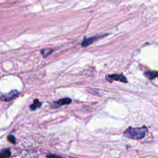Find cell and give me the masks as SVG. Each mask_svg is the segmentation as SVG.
<instances>
[{
	"instance_id": "1",
	"label": "cell",
	"mask_w": 158,
	"mask_h": 158,
	"mask_svg": "<svg viewBox=\"0 0 158 158\" xmlns=\"http://www.w3.org/2000/svg\"><path fill=\"white\" fill-rule=\"evenodd\" d=\"M147 133V128L146 127L133 128L128 127L123 133L125 136L133 139H141L143 138Z\"/></svg>"
},
{
	"instance_id": "2",
	"label": "cell",
	"mask_w": 158,
	"mask_h": 158,
	"mask_svg": "<svg viewBox=\"0 0 158 158\" xmlns=\"http://www.w3.org/2000/svg\"><path fill=\"white\" fill-rule=\"evenodd\" d=\"M106 79L109 82H112V81H119L122 83L128 82L127 78L123 75V73H120V74L114 73V74L107 75L106 76Z\"/></svg>"
},
{
	"instance_id": "3",
	"label": "cell",
	"mask_w": 158,
	"mask_h": 158,
	"mask_svg": "<svg viewBox=\"0 0 158 158\" xmlns=\"http://www.w3.org/2000/svg\"><path fill=\"white\" fill-rule=\"evenodd\" d=\"M19 92L17 90H12L6 94H1V101L4 102H7L15 99L19 96Z\"/></svg>"
},
{
	"instance_id": "4",
	"label": "cell",
	"mask_w": 158,
	"mask_h": 158,
	"mask_svg": "<svg viewBox=\"0 0 158 158\" xmlns=\"http://www.w3.org/2000/svg\"><path fill=\"white\" fill-rule=\"evenodd\" d=\"M107 35L108 34H104V35H96V36L89 37V38L85 37L83 38V41L81 42V46L86 47V46L91 44L92 43H93L94 42H95L96 41L99 40V38H101L105 36H107Z\"/></svg>"
},
{
	"instance_id": "5",
	"label": "cell",
	"mask_w": 158,
	"mask_h": 158,
	"mask_svg": "<svg viewBox=\"0 0 158 158\" xmlns=\"http://www.w3.org/2000/svg\"><path fill=\"white\" fill-rule=\"evenodd\" d=\"M71 102H72V99L70 98H61L56 101H54L51 106V108H53V109L57 108L64 105L70 104Z\"/></svg>"
},
{
	"instance_id": "6",
	"label": "cell",
	"mask_w": 158,
	"mask_h": 158,
	"mask_svg": "<svg viewBox=\"0 0 158 158\" xmlns=\"http://www.w3.org/2000/svg\"><path fill=\"white\" fill-rule=\"evenodd\" d=\"M41 105H42V102H40V101L38 99H35L33 104L30 106V109L31 110L33 111L36 110L38 108H40L41 106Z\"/></svg>"
},
{
	"instance_id": "7",
	"label": "cell",
	"mask_w": 158,
	"mask_h": 158,
	"mask_svg": "<svg viewBox=\"0 0 158 158\" xmlns=\"http://www.w3.org/2000/svg\"><path fill=\"white\" fill-rule=\"evenodd\" d=\"M145 76L147 77L150 80L156 77H158V72L157 71H148L145 72Z\"/></svg>"
},
{
	"instance_id": "8",
	"label": "cell",
	"mask_w": 158,
	"mask_h": 158,
	"mask_svg": "<svg viewBox=\"0 0 158 158\" xmlns=\"http://www.w3.org/2000/svg\"><path fill=\"white\" fill-rule=\"evenodd\" d=\"M10 156V151L9 149H4L1 152V158H9Z\"/></svg>"
},
{
	"instance_id": "9",
	"label": "cell",
	"mask_w": 158,
	"mask_h": 158,
	"mask_svg": "<svg viewBox=\"0 0 158 158\" xmlns=\"http://www.w3.org/2000/svg\"><path fill=\"white\" fill-rule=\"evenodd\" d=\"M53 51H54L51 49H43L41 51V53L44 57H46L50 55L51 53H52Z\"/></svg>"
},
{
	"instance_id": "10",
	"label": "cell",
	"mask_w": 158,
	"mask_h": 158,
	"mask_svg": "<svg viewBox=\"0 0 158 158\" xmlns=\"http://www.w3.org/2000/svg\"><path fill=\"white\" fill-rule=\"evenodd\" d=\"M7 139H8L10 143H12V144H15V136H14L12 135H8V136H7Z\"/></svg>"
},
{
	"instance_id": "11",
	"label": "cell",
	"mask_w": 158,
	"mask_h": 158,
	"mask_svg": "<svg viewBox=\"0 0 158 158\" xmlns=\"http://www.w3.org/2000/svg\"><path fill=\"white\" fill-rule=\"evenodd\" d=\"M47 157L48 158H62L61 157L57 156V155H56V154H49V155H47Z\"/></svg>"
}]
</instances>
